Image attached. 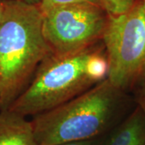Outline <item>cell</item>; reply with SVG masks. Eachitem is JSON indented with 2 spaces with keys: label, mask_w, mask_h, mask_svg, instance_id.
Returning <instances> with one entry per match:
<instances>
[{
  "label": "cell",
  "mask_w": 145,
  "mask_h": 145,
  "mask_svg": "<svg viewBox=\"0 0 145 145\" xmlns=\"http://www.w3.org/2000/svg\"><path fill=\"white\" fill-rule=\"evenodd\" d=\"M43 32L52 54L69 55L102 41L108 14L98 3L61 6L43 14Z\"/></svg>",
  "instance_id": "5b68a950"
},
{
  "label": "cell",
  "mask_w": 145,
  "mask_h": 145,
  "mask_svg": "<svg viewBox=\"0 0 145 145\" xmlns=\"http://www.w3.org/2000/svg\"><path fill=\"white\" fill-rule=\"evenodd\" d=\"M108 135V134H107ZM103 135L101 137L94 138L91 140H82V141H77V142H71V143H65L58 145H104L106 135Z\"/></svg>",
  "instance_id": "8fae6325"
},
{
  "label": "cell",
  "mask_w": 145,
  "mask_h": 145,
  "mask_svg": "<svg viewBox=\"0 0 145 145\" xmlns=\"http://www.w3.org/2000/svg\"><path fill=\"white\" fill-rule=\"evenodd\" d=\"M142 1H143V3H144V5H145V0H142Z\"/></svg>",
  "instance_id": "5bb4252c"
},
{
  "label": "cell",
  "mask_w": 145,
  "mask_h": 145,
  "mask_svg": "<svg viewBox=\"0 0 145 145\" xmlns=\"http://www.w3.org/2000/svg\"><path fill=\"white\" fill-rule=\"evenodd\" d=\"M135 105L139 106L145 114V84L133 92Z\"/></svg>",
  "instance_id": "30bf717a"
},
{
  "label": "cell",
  "mask_w": 145,
  "mask_h": 145,
  "mask_svg": "<svg viewBox=\"0 0 145 145\" xmlns=\"http://www.w3.org/2000/svg\"><path fill=\"white\" fill-rule=\"evenodd\" d=\"M108 15H119L129 10L138 0H97Z\"/></svg>",
  "instance_id": "ba28073f"
},
{
  "label": "cell",
  "mask_w": 145,
  "mask_h": 145,
  "mask_svg": "<svg viewBox=\"0 0 145 145\" xmlns=\"http://www.w3.org/2000/svg\"><path fill=\"white\" fill-rule=\"evenodd\" d=\"M0 145H37L31 120L9 109L1 110Z\"/></svg>",
  "instance_id": "8992f818"
},
{
  "label": "cell",
  "mask_w": 145,
  "mask_h": 145,
  "mask_svg": "<svg viewBox=\"0 0 145 145\" xmlns=\"http://www.w3.org/2000/svg\"><path fill=\"white\" fill-rule=\"evenodd\" d=\"M24 3H29V4H33V5H40L41 0H21Z\"/></svg>",
  "instance_id": "4fadbf2b"
},
{
  "label": "cell",
  "mask_w": 145,
  "mask_h": 145,
  "mask_svg": "<svg viewBox=\"0 0 145 145\" xmlns=\"http://www.w3.org/2000/svg\"><path fill=\"white\" fill-rule=\"evenodd\" d=\"M81 3H98L97 0H41L40 3V8L42 13H46L48 10H52L61 6Z\"/></svg>",
  "instance_id": "9c48e42d"
},
{
  "label": "cell",
  "mask_w": 145,
  "mask_h": 145,
  "mask_svg": "<svg viewBox=\"0 0 145 145\" xmlns=\"http://www.w3.org/2000/svg\"><path fill=\"white\" fill-rule=\"evenodd\" d=\"M104 145H145V114L139 106L109 132Z\"/></svg>",
  "instance_id": "52a82bcc"
},
{
  "label": "cell",
  "mask_w": 145,
  "mask_h": 145,
  "mask_svg": "<svg viewBox=\"0 0 145 145\" xmlns=\"http://www.w3.org/2000/svg\"><path fill=\"white\" fill-rule=\"evenodd\" d=\"M108 64L103 42L82 51L51 54L40 65L30 83L9 110L35 116L76 98L107 78Z\"/></svg>",
  "instance_id": "7a4b0ae2"
},
{
  "label": "cell",
  "mask_w": 145,
  "mask_h": 145,
  "mask_svg": "<svg viewBox=\"0 0 145 145\" xmlns=\"http://www.w3.org/2000/svg\"><path fill=\"white\" fill-rule=\"evenodd\" d=\"M127 93L106 78L76 98L32 117L37 145H58L101 137L124 119Z\"/></svg>",
  "instance_id": "6da1fadb"
},
{
  "label": "cell",
  "mask_w": 145,
  "mask_h": 145,
  "mask_svg": "<svg viewBox=\"0 0 145 145\" xmlns=\"http://www.w3.org/2000/svg\"><path fill=\"white\" fill-rule=\"evenodd\" d=\"M107 79L125 93L145 84V5L138 0L129 10L108 15L102 39Z\"/></svg>",
  "instance_id": "277c9868"
},
{
  "label": "cell",
  "mask_w": 145,
  "mask_h": 145,
  "mask_svg": "<svg viewBox=\"0 0 145 145\" xmlns=\"http://www.w3.org/2000/svg\"><path fill=\"white\" fill-rule=\"evenodd\" d=\"M39 5L7 0L0 24V110L9 108L52 53Z\"/></svg>",
  "instance_id": "3957f363"
},
{
  "label": "cell",
  "mask_w": 145,
  "mask_h": 145,
  "mask_svg": "<svg viewBox=\"0 0 145 145\" xmlns=\"http://www.w3.org/2000/svg\"><path fill=\"white\" fill-rule=\"evenodd\" d=\"M6 1L7 0H0V24L3 16V13H4V10H5V5Z\"/></svg>",
  "instance_id": "7c38bea8"
}]
</instances>
